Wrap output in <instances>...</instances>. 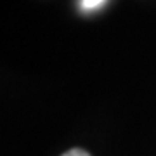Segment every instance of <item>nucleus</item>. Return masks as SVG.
Listing matches in <instances>:
<instances>
[{"mask_svg": "<svg viewBox=\"0 0 156 156\" xmlns=\"http://www.w3.org/2000/svg\"><path fill=\"white\" fill-rule=\"evenodd\" d=\"M102 2H106V0H82V9L83 11H92L95 7H99Z\"/></svg>", "mask_w": 156, "mask_h": 156, "instance_id": "obj_1", "label": "nucleus"}, {"mask_svg": "<svg viewBox=\"0 0 156 156\" xmlns=\"http://www.w3.org/2000/svg\"><path fill=\"white\" fill-rule=\"evenodd\" d=\"M62 156H90V154L83 149H71V151H68V153H64Z\"/></svg>", "mask_w": 156, "mask_h": 156, "instance_id": "obj_2", "label": "nucleus"}]
</instances>
